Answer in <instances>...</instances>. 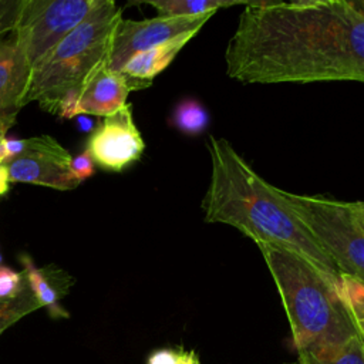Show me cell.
I'll list each match as a JSON object with an SVG mask.
<instances>
[{
	"label": "cell",
	"mask_w": 364,
	"mask_h": 364,
	"mask_svg": "<svg viewBox=\"0 0 364 364\" xmlns=\"http://www.w3.org/2000/svg\"><path fill=\"white\" fill-rule=\"evenodd\" d=\"M225 65L243 84L364 82V16L350 0L246 1Z\"/></svg>",
	"instance_id": "6da1fadb"
},
{
	"label": "cell",
	"mask_w": 364,
	"mask_h": 364,
	"mask_svg": "<svg viewBox=\"0 0 364 364\" xmlns=\"http://www.w3.org/2000/svg\"><path fill=\"white\" fill-rule=\"evenodd\" d=\"M210 179L202 200L205 220L233 226L256 245L266 243L293 252L334 282L340 270L304 223L222 136L208 141Z\"/></svg>",
	"instance_id": "7a4b0ae2"
},
{
	"label": "cell",
	"mask_w": 364,
	"mask_h": 364,
	"mask_svg": "<svg viewBox=\"0 0 364 364\" xmlns=\"http://www.w3.org/2000/svg\"><path fill=\"white\" fill-rule=\"evenodd\" d=\"M282 299L294 348L317 353L357 336L338 283L301 256L257 243Z\"/></svg>",
	"instance_id": "3957f363"
},
{
	"label": "cell",
	"mask_w": 364,
	"mask_h": 364,
	"mask_svg": "<svg viewBox=\"0 0 364 364\" xmlns=\"http://www.w3.org/2000/svg\"><path fill=\"white\" fill-rule=\"evenodd\" d=\"M121 18L122 10L112 0H100L82 23L31 67L23 104L36 101L41 109L57 115L64 95L80 91L92 68L108 58Z\"/></svg>",
	"instance_id": "277c9868"
},
{
	"label": "cell",
	"mask_w": 364,
	"mask_h": 364,
	"mask_svg": "<svg viewBox=\"0 0 364 364\" xmlns=\"http://www.w3.org/2000/svg\"><path fill=\"white\" fill-rule=\"evenodd\" d=\"M274 189L336 263L340 274L364 282V226L351 202Z\"/></svg>",
	"instance_id": "5b68a950"
},
{
	"label": "cell",
	"mask_w": 364,
	"mask_h": 364,
	"mask_svg": "<svg viewBox=\"0 0 364 364\" xmlns=\"http://www.w3.org/2000/svg\"><path fill=\"white\" fill-rule=\"evenodd\" d=\"M100 0H24L13 30L33 67L98 6Z\"/></svg>",
	"instance_id": "8992f818"
},
{
	"label": "cell",
	"mask_w": 364,
	"mask_h": 364,
	"mask_svg": "<svg viewBox=\"0 0 364 364\" xmlns=\"http://www.w3.org/2000/svg\"><path fill=\"white\" fill-rule=\"evenodd\" d=\"M213 14L198 17H152L145 20H124L117 24L109 53L108 67L119 71L122 65L135 54L159 46L183 33L199 31Z\"/></svg>",
	"instance_id": "52a82bcc"
},
{
	"label": "cell",
	"mask_w": 364,
	"mask_h": 364,
	"mask_svg": "<svg viewBox=\"0 0 364 364\" xmlns=\"http://www.w3.org/2000/svg\"><path fill=\"white\" fill-rule=\"evenodd\" d=\"M71 159L68 151L53 136L40 135L27 138L23 152L3 164L9 169L10 182L70 191L80 185L71 175Z\"/></svg>",
	"instance_id": "ba28073f"
},
{
	"label": "cell",
	"mask_w": 364,
	"mask_h": 364,
	"mask_svg": "<svg viewBox=\"0 0 364 364\" xmlns=\"http://www.w3.org/2000/svg\"><path fill=\"white\" fill-rule=\"evenodd\" d=\"M145 149V142L127 104L112 115L104 117L87 141L85 151L105 171L121 172L136 162Z\"/></svg>",
	"instance_id": "9c48e42d"
},
{
	"label": "cell",
	"mask_w": 364,
	"mask_h": 364,
	"mask_svg": "<svg viewBox=\"0 0 364 364\" xmlns=\"http://www.w3.org/2000/svg\"><path fill=\"white\" fill-rule=\"evenodd\" d=\"M152 82L139 81L108 67L107 58L97 64L81 85L75 114L108 117L127 105L131 91L149 87Z\"/></svg>",
	"instance_id": "30bf717a"
},
{
	"label": "cell",
	"mask_w": 364,
	"mask_h": 364,
	"mask_svg": "<svg viewBox=\"0 0 364 364\" xmlns=\"http://www.w3.org/2000/svg\"><path fill=\"white\" fill-rule=\"evenodd\" d=\"M31 65L13 31L0 37V135L14 125L28 87Z\"/></svg>",
	"instance_id": "8fae6325"
},
{
	"label": "cell",
	"mask_w": 364,
	"mask_h": 364,
	"mask_svg": "<svg viewBox=\"0 0 364 364\" xmlns=\"http://www.w3.org/2000/svg\"><path fill=\"white\" fill-rule=\"evenodd\" d=\"M20 262L24 267L27 283L40 306L47 309L51 318H68L70 313L61 306L60 300L68 294L74 279L55 266L37 267L26 253L20 255Z\"/></svg>",
	"instance_id": "7c38bea8"
},
{
	"label": "cell",
	"mask_w": 364,
	"mask_h": 364,
	"mask_svg": "<svg viewBox=\"0 0 364 364\" xmlns=\"http://www.w3.org/2000/svg\"><path fill=\"white\" fill-rule=\"evenodd\" d=\"M199 31L183 33L178 37H173L169 41H165L159 46L151 47L145 51H141L132 55L119 70L131 78L152 82V80L162 73L179 54V51L198 34Z\"/></svg>",
	"instance_id": "4fadbf2b"
},
{
	"label": "cell",
	"mask_w": 364,
	"mask_h": 364,
	"mask_svg": "<svg viewBox=\"0 0 364 364\" xmlns=\"http://www.w3.org/2000/svg\"><path fill=\"white\" fill-rule=\"evenodd\" d=\"M161 17H198L203 14H215L220 9L246 4V1L235 0H155L146 1Z\"/></svg>",
	"instance_id": "5bb4252c"
},
{
	"label": "cell",
	"mask_w": 364,
	"mask_h": 364,
	"mask_svg": "<svg viewBox=\"0 0 364 364\" xmlns=\"http://www.w3.org/2000/svg\"><path fill=\"white\" fill-rule=\"evenodd\" d=\"M299 364H364V343L358 336L317 353H300Z\"/></svg>",
	"instance_id": "9a60e30c"
},
{
	"label": "cell",
	"mask_w": 364,
	"mask_h": 364,
	"mask_svg": "<svg viewBox=\"0 0 364 364\" xmlns=\"http://www.w3.org/2000/svg\"><path fill=\"white\" fill-rule=\"evenodd\" d=\"M171 119L173 127L186 135L202 134L209 124L208 111L199 101L192 98L181 101L175 107Z\"/></svg>",
	"instance_id": "2e32d148"
},
{
	"label": "cell",
	"mask_w": 364,
	"mask_h": 364,
	"mask_svg": "<svg viewBox=\"0 0 364 364\" xmlns=\"http://www.w3.org/2000/svg\"><path fill=\"white\" fill-rule=\"evenodd\" d=\"M338 287L355 333L364 343V282L340 274Z\"/></svg>",
	"instance_id": "e0dca14e"
},
{
	"label": "cell",
	"mask_w": 364,
	"mask_h": 364,
	"mask_svg": "<svg viewBox=\"0 0 364 364\" xmlns=\"http://www.w3.org/2000/svg\"><path fill=\"white\" fill-rule=\"evenodd\" d=\"M41 309L28 283L24 290L14 299H0V334L24 316Z\"/></svg>",
	"instance_id": "ac0fdd59"
},
{
	"label": "cell",
	"mask_w": 364,
	"mask_h": 364,
	"mask_svg": "<svg viewBox=\"0 0 364 364\" xmlns=\"http://www.w3.org/2000/svg\"><path fill=\"white\" fill-rule=\"evenodd\" d=\"M27 286L24 272H16L11 267L0 264V299H14Z\"/></svg>",
	"instance_id": "d6986e66"
},
{
	"label": "cell",
	"mask_w": 364,
	"mask_h": 364,
	"mask_svg": "<svg viewBox=\"0 0 364 364\" xmlns=\"http://www.w3.org/2000/svg\"><path fill=\"white\" fill-rule=\"evenodd\" d=\"M24 0H0V37L14 30Z\"/></svg>",
	"instance_id": "ffe728a7"
},
{
	"label": "cell",
	"mask_w": 364,
	"mask_h": 364,
	"mask_svg": "<svg viewBox=\"0 0 364 364\" xmlns=\"http://www.w3.org/2000/svg\"><path fill=\"white\" fill-rule=\"evenodd\" d=\"M188 351L182 347H161L148 355L145 364H183Z\"/></svg>",
	"instance_id": "44dd1931"
},
{
	"label": "cell",
	"mask_w": 364,
	"mask_h": 364,
	"mask_svg": "<svg viewBox=\"0 0 364 364\" xmlns=\"http://www.w3.org/2000/svg\"><path fill=\"white\" fill-rule=\"evenodd\" d=\"M94 161L91 158V155L84 151L82 154L77 155L75 158L71 159V166H70V171H71V175L81 183L84 182L87 178L92 176L94 175Z\"/></svg>",
	"instance_id": "7402d4cb"
},
{
	"label": "cell",
	"mask_w": 364,
	"mask_h": 364,
	"mask_svg": "<svg viewBox=\"0 0 364 364\" xmlns=\"http://www.w3.org/2000/svg\"><path fill=\"white\" fill-rule=\"evenodd\" d=\"M26 145V139H14V138H7L4 136V161L7 162L13 158H16L17 155H20L24 149Z\"/></svg>",
	"instance_id": "603a6c76"
},
{
	"label": "cell",
	"mask_w": 364,
	"mask_h": 364,
	"mask_svg": "<svg viewBox=\"0 0 364 364\" xmlns=\"http://www.w3.org/2000/svg\"><path fill=\"white\" fill-rule=\"evenodd\" d=\"M10 188V175H9V169L4 164H0V196L7 193Z\"/></svg>",
	"instance_id": "cb8c5ba5"
},
{
	"label": "cell",
	"mask_w": 364,
	"mask_h": 364,
	"mask_svg": "<svg viewBox=\"0 0 364 364\" xmlns=\"http://www.w3.org/2000/svg\"><path fill=\"white\" fill-rule=\"evenodd\" d=\"M351 205H353L354 213L357 215L358 220L364 226V200H361V202H351Z\"/></svg>",
	"instance_id": "d4e9b609"
},
{
	"label": "cell",
	"mask_w": 364,
	"mask_h": 364,
	"mask_svg": "<svg viewBox=\"0 0 364 364\" xmlns=\"http://www.w3.org/2000/svg\"><path fill=\"white\" fill-rule=\"evenodd\" d=\"M78 128L84 132H88L92 129V121L84 115H78Z\"/></svg>",
	"instance_id": "484cf974"
},
{
	"label": "cell",
	"mask_w": 364,
	"mask_h": 364,
	"mask_svg": "<svg viewBox=\"0 0 364 364\" xmlns=\"http://www.w3.org/2000/svg\"><path fill=\"white\" fill-rule=\"evenodd\" d=\"M183 364H200L198 354H196L193 350H189V351H188V355H186V358H185V361H183Z\"/></svg>",
	"instance_id": "4316f807"
},
{
	"label": "cell",
	"mask_w": 364,
	"mask_h": 364,
	"mask_svg": "<svg viewBox=\"0 0 364 364\" xmlns=\"http://www.w3.org/2000/svg\"><path fill=\"white\" fill-rule=\"evenodd\" d=\"M350 3L358 13L364 16V0H350Z\"/></svg>",
	"instance_id": "83f0119b"
},
{
	"label": "cell",
	"mask_w": 364,
	"mask_h": 364,
	"mask_svg": "<svg viewBox=\"0 0 364 364\" xmlns=\"http://www.w3.org/2000/svg\"><path fill=\"white\" fill-rule=\"evenodd\" d=\"M4 136L0 135V164H3L4 161Z\"/></svg>",
	"instance_id": "f1b7e54d"
},
{
	"label": "cell",
	"mask_w": 364,
	"mask_h": 364,
	"mask_svg": "<svg viewBox=\"0 0 364 364\" xmlns=\"http://www.w3.org/2000/svg\"><path fill=\"white\" fill-rule=\"evenodd\" d=\"M287 364H296V363H287Z\"/></svg>",
	"instance_id": "f546056e"
}]
</instances>
